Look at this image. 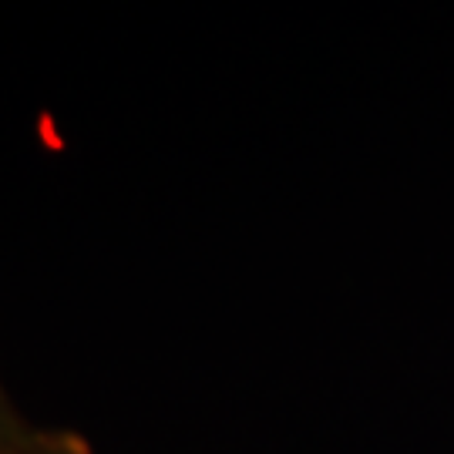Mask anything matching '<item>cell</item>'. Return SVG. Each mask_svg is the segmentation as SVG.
<instances>
[{
	"mask_svg": "<svg viewBox=\"0 0 454 454\" xmlns=\"http://www.w3.org/2000/svg\"><path fill=\"white\" fill-rule=\"evenodd\" d=\"M27 424H31V421L20 414V407L11 401V394H7L4 380H0V441L14 438L17 431H24Z\"/></svg>",
	"mask_w": 454,
	"mask_h": 454,
	"instance_id": "cell-2",
	"label": "cell"
},
{
	"mask_svg": "<svg viewBox=\"0 0 454 454\" xmlns=\"http://www.w3.org/2000/svg\"><path fill=\"white\" fill-rule=\"evenodd\" d=\"M0 454H95L91 444L65 427H41L27 424L24 431H17L14 438L0 441Z\"/></svg>",
	"mask_w": 454,
	"mask_h": 454,
	"instance_id": "cell-1",
	"label": "cell"
}]
</instances>
